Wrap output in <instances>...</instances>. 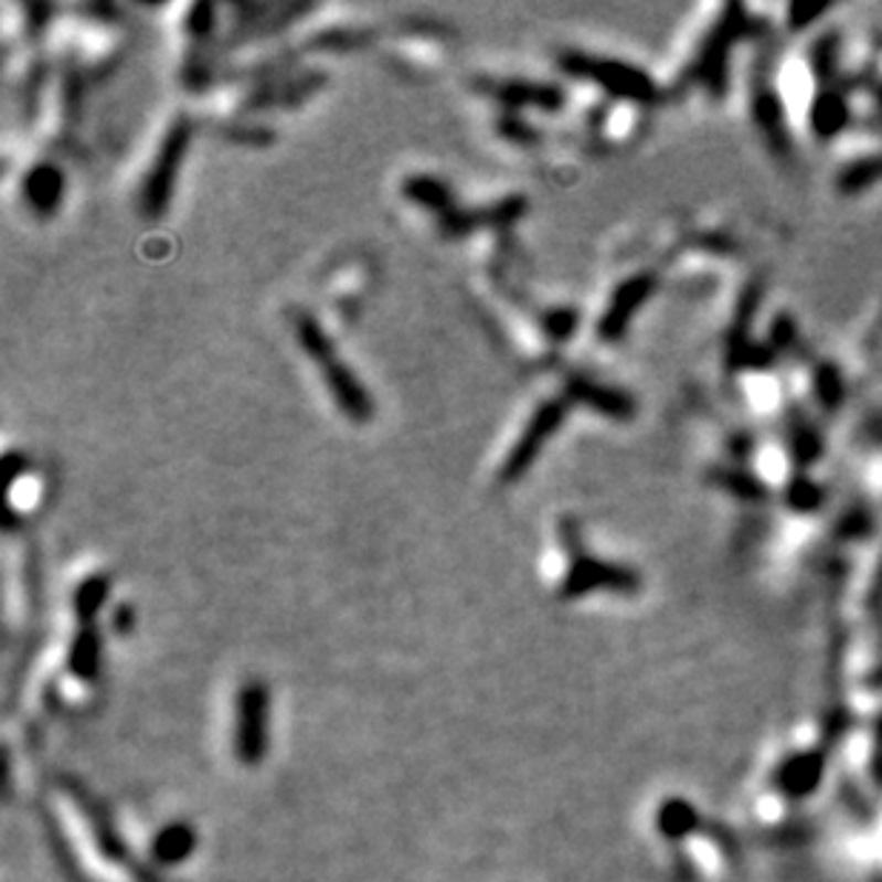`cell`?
Returning <instances> with one entry per match:
<instances>
[{
	"label": "cell",
	"mask_w": 882,
	"mask_h": 882,
	"mask_svg": "<svg viewBox=\"0 0 882 882\" xmlns=\"http://www.w3.org/2000/svg\"><path fill=\"white\" fill-rule=\"evenodd\" d=\"M61 194H63V178L57 169H52V166H41V169H35V172L29 174L26 198L38 212L43 214L55 212Z\"/></svg>",
	"instance_id": "7c38bea8"
},
{
	"label": "cell",
	"mask_w": 882,
	"mask_h": 882,
	"mask_svg": "<svg viewBox=\"0 0 882 882\" xmlns=\"http://www.w3.org/2000/svg\"><path fill=\"white\" fill-rule=\"evenodd\" d=\"M189 138H192V126L187 120L174 124L172 131L166 135L158 163L146 178L144 194H140V206H144L149 217H158V214L166 212V203H169V194H172L174 187V174H178V166L183 160V152H187Z\"/></svg>",
	"instance_id": "8992f818"
},
{
	"label": "cell",
	"mask_w": 882,
	"mask_h": 882,
	"mask_svg": "<svg viewBox=\"0 0 882 882\" xmlns=\"http://www.w3.org/2000/svg\"><path fill=\"white\" fill-rule=\"evenodd\" d=\"M57 817L66 831V840L75 842L81 862L92 865L100 882H166L152 874L140 857H135L120 840L118 828L111 826L95 803L75 786H61L55 794ZM89 869V871H92Z\"/></svg>",
	"instance_id": "6da1fadb"
},
{
	"label": "cell",
	"mask_w": 882,
	"mask_h": 882,
	"mask_svg": "<svg viewBox=\"0 0 882 882\" xmlns=\"http://www.w3.org/2000/svg\"><path fill=\"white\" fill-rule=\"evenodd\" d=\"M563 543L568 549H574V560L565 572L563 586H560V594L563 597H583L588 592H597V588H612V592H635L640 586V577H637L631 568L626 565H614L606 563V560L588 557L580 549V531L577 523H563Z\"/></svg>",
	"instance_id": "277c9868"
},
{
	"label": "cell",
	"mask_w": 882,
	"mask_h": 882,
	"mask_svg": "<svg viewBox=\"0 0 882 882\" xmlns=\"http://www.w3.org/2000/svg\"><path fill=\"white\" fill-rule=\"evenodd\" d=\"M146 851H149L155 865L172 869V865L183 862L194 851L192 828L183 826V822H163V826L152 831V840H149Z\"/></svg>",
	"instance_id": "9c48e42d"
},
{
	"label": "cell",
	"mask_w": 882,
	"mask_h": 882,
	"mask_svg": "<svg viewBox=\"0 0 882 882\" xmlns=\"http://www.w3.org/2000/svg\"><path fill=\"white\" fill-rule=\"evenodd\" d=\"M822 765H826V759H822V754L817 752L797 754V757L786 759L777 774L779 788L786 794H791V797H806V794H811L814 788H817V783H820Z\"/></svg>",
	"instance_id": "30bf717a"
},
{
	"label": "cell",
	"mask_w": 882,
	"mask_h": 882,
	"mask_svg": "<svg viewBox=\"0 0 882 882\" xmlns=\"http://www.w3.org/2000/svg\"><path fill=\"white\" fill-rule=\"evenodd\" d=\"M295 329L297 338H300V346H304V352L320 365V372H323L326 378V386H329V392L334 394V401H338V406L343 408L346 417H352L354 423L372 421L374 414L372 397H369V392L360 386V380L346 369V363H340V360L334 358V346H331L329 334L315 323L311 315H300V318L295 320Z\"/></svg>",
	"instance_id": "7a4b0ae2"
},
{
	"label": "cell",
	"mask_w": 882,
	"mask_h": 882,
	"mask_svg": "<svg viewBox=\"0 0 882 882\" xmlns=\"http://www.w3.org/2000/svg\"><path fill=\"white\" fill-rule=\"evenodd\" d=\"M565 72H572L577 77H586V81L597 83L603 89H608L612 95L626 97V100H635V104H651L660 89L655 86V81L642 72H637L635 66H626V63L617 61H601V57H588L580 55V52H572V55L563 57Z\"/></svg>",
	"instance_id": "5b68a950"
},
{
	"label": "cell",
	"mask_w": 882,
	"mask_h": 882,
	"mask_svg": "<svg viewBox=\"0 0 882 882\" xmlns=\"http://www.w3.org/2000/svg\"><path fill=\"white\" fill-rule=\"evenodd\" d=\"M563 412H565V403L552 401V403H545V406L540 408L534 417H531L529 428H525V435L520 437L518 446L511 448V457L506 460V469H503L506 480H514V477L523 475V471L529 469L531 460H534L540 448H543V443L552 437V432L560 426V421H563Z\"/></svg>",
	"instance_id": "52a82bcc"
},
{
	"label": "cell",
	"mask_w": 882,
	"mask_h": 882,
	"mask_svg": "<svg viewBox=\"0 0 882 882\" xmlns=\"http://www.w3.org/2000/svg\"><path fill=\"white\" fill-rule=\"evenodd\" d=\"M232 757L252 768L266 757L269 748V689L261 680H246L237 689L229 725Z\"/></svg>",
	"instance_id": "3957f363"
},
{
	"label": "cell",
	"mask_w": 882,
	"mask_h": 882,
	"mask_svg": "<svg viewBox=\"0 0 882 882\" xmlns=\"http://www.w3.org/2000/svg\"><path fill=\"white\" fill-rule=\"evenodd\" d=\"M651 289H655V277L651 275H635L628 277L626 283H620V289L614 291L612 297V306L606 309V315H603V323H601V334L603 338H620L623 329H626L628 318L635 315L637 306L646 304V297L651 295Z\"/></svg>",
	"instance_id": "ba28073f"
},
{
	"label": "cell",
	"mask_w": 882,
	"mask_h": 882,
	"mask_svg": "<svg viewBox=\"0 0 882 882\" xmlns=\"http://www.w3.org/2000/svg\"><path fill=\"white\" fill-rule=\"evenodd\" d=\"M697 826H700V814H697V808L691 806V803L669 800L657 808V831H660L666 840L671 842L686 840L689 835H694Z\"/></svg>",
	"instance_id": "8fae6325"
}]
</instances>
